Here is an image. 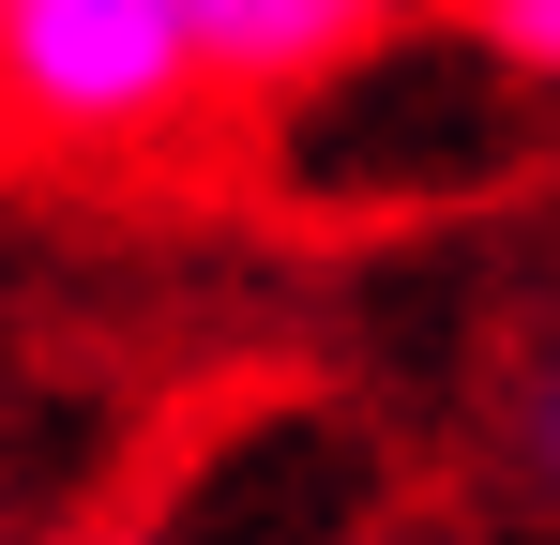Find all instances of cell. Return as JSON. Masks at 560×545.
Masks as SVG:
<instances>
[{
    "mask_svg": "<svg viewBox=\"0 0 560 545\" xmlns=\"http://www.w3.org/2000/svg\"><path fill=\"white\" fill-rule=\"evenodd\" d=\"M197 77V0H0V121L31 137H152Z\"/></svg>",
    "mask_w": 560,
    "mask_h": 545,
    "instance_id": "obj_1",
    "label": "cell"
},
{
    "mask_svg": "<svg viewBox=\"0 0 560 545\" xmlns=\"http://www.w3.org/2000/svg\"><path fill=\"white\" fill-rule=\"evenodd\" d=\"M378 15L394 0H197V61L228 91H303L349 46H378Z\"/></svg>",
    "mask_w": 560,
    "mask_h": 545,
    "instance_id": "obj_2",
    "label": "cell"
},
{
    "mask_svg": "<svg viewBox=\"0 0 560 545\" xmlns=\"http://www.w3.org/2000/svg\"><path fill=\"white\" fill-rule=\"evenodd\" d=\"M469 31H485L515 77H560V0H469Z\"/></svg>",
    "mask_w": 560,
    "mask_h": 545,
    "instance_id": "obj_3",
    "label": "cell"
},
{
    "mask_svg": "<svg viewBox=\"0 0 560 545\" xmlns=\"http://www.w3.org/2000/svg\"><path fill=\"white\" fill-rule=\"evenodd\" d=\"M515 440H530V469H546V485H560V349L530 363V409H515Z\"/></svg>",
    "mask_w": 560,
    "mask_h": 545,
    "instance_id": "obj_4",
    "label": "cell"
}]
</instances>
